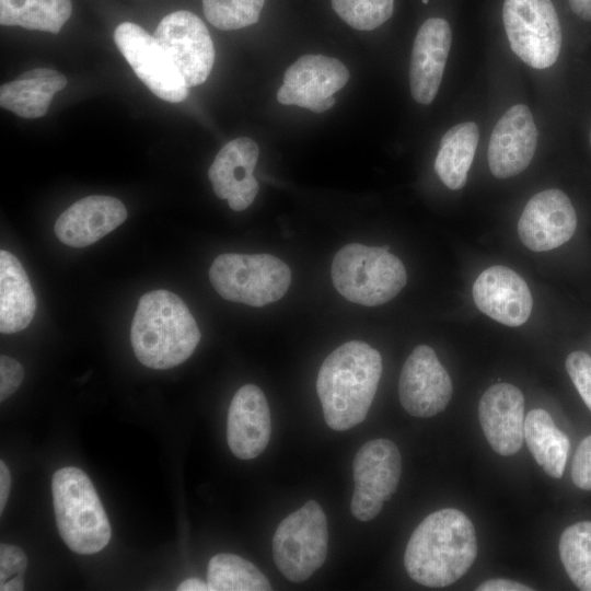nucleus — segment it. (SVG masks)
<instances>
[{
	"label": "nucleus",
	"mask_w": 591,
	"mask_h": 591,
	"mask_svg": "<svg viewBox=\"0 0 591 591\" xmlns=\"http://www.w3.org/2000/svg\"><path fill=\"white\" fill-rule=\"evenodd\" d=\"M477 556L472 521L444 508L427 515L413 532L404 554L408 576L419 584L447 587L462 578Z\"/></svg>",
	"instance_id": "1"
},
{
	"label": "nucleus",
	"mask_w": 591,
	"mask_h": 591,
	"mask_svg": "<svg viewBox=\"0 0 591 591\" xmlns=\"http://www.w3.org/2000/svg\"><path fill=\"white\" fill-rule=\"evenodd\" d=\"M381 374L380 352L361 340L347 341L326 357L316 391L331 429L347 430L364 420Z\"/></svg>",
	"instance_id": "2"
},
{
	"label": "nucleus",
	"mask_w": 591,
	"mask_h": 591,
	"mask_svg": "<svg viewBox=\"0 0 591 591\" xmlns=\"http://www.w3.org/2000/svg\"><path fill=\"white\" fill-rule=\"evenodd\" d=\"M200 340V331L184 301L159 289L143 294L130 328L137 359L146 367L163 370L187 360Z\"/></svg>",
	"instance_id": "3"
},
{
	"label": "nucleus",
	"mask_w": 591,
	"mask_h": 591,
	"mask_svg": "<svg viewBox=\"0 0 591 591\" xmlns=\"http://www.w3.org/2000/svg\"><path fill=\"white\" fill-rule=\"evenodd\" d=\"M56 523L66 545L89 555L102 551L111 540V525L100 497L80 468L58 470L51 479Z\"/></svg>",
	"instance_id": "4"
},
{
	"label": "nucleus",
	"mask_w": 591,
	"mask_h": 591,
	"mask_svg": "<svg viewBox=\"0 0 591 591\" xmlns=\"http://www.w3.org/2000/svg\"><path fill=\"white\" fill-rule=\"evenodd\" d=\"M336 290L348 301L375 306L395 298L407 275L402 260L384 247L351 243L340 248L331 267Z\"/></svg>",
	"instance_id": "5"
},
{
	"label": "nucleus",
	"mask_w": 591,
	"mask_h": 591,
	"mask_svg": "<svg viewBox=\"0 0 591 591\" xmlns=\"http://www.w3.org/2000/svg\"><path fill=\"white\" fill-rule=\"evenodd\" d=\"M209 279L223 299L260 308L286 294L291 270L269 254L224 253L212 262Z\"/></svg>",
	"instance_id": "6"
},
{
	"label": "nucleus",
	"mask_w": 591,
	"mask_h": 591,
	"mask_svg": "<svg viewBox=\"0 0 591 591\" xmlns=\"http://www.w3.org/2000/svg\"><path fill=\"white\" fill-rule=\"evenodd\" d=\"M327 547V519L315 500L286 517L273 537L275 564L292 582L309 579L324 564Z\"/></svg>",
	"instance_id": "7"
},
{
	"label": "nucleus",
	"mask_w": 591,
	"mask_h": 591,
	"mask_svg": "<svg viewBox=\"0 0 591 591\" xmlns=\"http://www.w3.org/2000/svg\"><path fill=\"white\" fill-rule=\"evenodd\" d=\"M502 20L510 47L523 62L535 69L555 63L561 28L551 0H505Z\"/></svg>",
	"instance_id": "8"
},
{
	"label": "nucleus",
	"mask_w": 591,
	"mask_h": 591,
	"mask_svg": "<svg viewBox=\"0 0 591 591\" xmlns=\"http://www.w3.org/2000/svg\"><path fill=\"white\" fill-rule=\"evenodd\" d=\"M352 470L351 513L360 521L372 520L398 486L402 470L399 451L389 439L370 440L357 452Z\"/></svg>",
	"instance_id": "9"
},
{
	"label": "nucleus",
	"mask_w": 591,
	"mask_h": 591,
	"mask_svg": "<svg viewBox=\"0 0 591 591\" xmlns=\"http://www.w3.org/2000/svg\"><path fill=\"white\" fill-rule=\"evenodd\" d=\"M153 37L188 88L207 80L215 62V47L205 23L196 14L185 10L167 14Z\"/></svg>",
	"instance_id": "10"
},
{
	"label": "nucleus",
	"mask_w": 591,
	"mask_h": 591,
	"mask_svg": "<svg viewBox=\"0 0 591 591\" xmlns=\"http://www.w3.org/2000/svg\"><path fill=\"white\" fill-rule=\"evenodd\" d=\"M114 40L136 76L153 94L173 103L187 97L188 86L183 76L146 30L124 22L116 27Z\"/></svg>",
	"instance_id": "11"
},
{
	"label": "nucleus",
	"mask_w": 591,
	"mask_h": 591,
	"mask_svg": "<svg viewBox=\"0 0 591 591\" xmlns=\"http://www.w3.org/2000/svg\"><path fill=\"white\" fill-rule=\"evenodd\" d=\"M349 71L338 59L323 55H304L285 72L277 100L323 113L335 104L333 94L345 86Z\"/></svg>",
	"instance_id": "12"
},
{
	"label": "nucleus",
	"mask_w": 591,
	"mask_h": 591,
	"mask_svg": "<svg viewBox=\"0 0 591 591\" xmlns=\"http://www.w3.org/2000/svg\"><path fill=\"white\" fill-rule=\"evenodd\" d=\"M452 393L451 378L434 350L417 346L399 375L398 396L404 409L415 417H432L448 406Z\"/></svg>",
	"instance_id": "13"
},
{
	"label": "nucleus",
	"mask_w": 591,
	"mask_h": 591,
	"mask_svg": "<svg viewBox=\"0 0 591 591\" xmlns=\"http://www.w3.org/2000/svg\"><path fill=\"white\" fill-rule=\"evenodd\" d=\"M577 215L568 196L559 189L535 194L525 205L518 222L521 242L534 252L554 250L571 239Z\"/></svg>",
	"instance_id": "14"
},
{
	"label": "nucleus",
	"mask_w": 591,
	"mask_h": 591,
	"mask_svg": "<svg viewBox=\"0 0 591 591\" xmlns=\"http://www.w3.org/2000/svg\"><path fill=\"white\" fill-rule=\"evenodd\" d=\"M537 143V129L528 106H511L491 131L488 165L497 178H509L531 163Z\"/></svg>",
	"instance_id": "15"
},
{
	"label": "nucleus",
	"mask_w": 591,
	"mask_h": 591,
	"mask_svg": "<svg viewBox=\"0 0 591 591\" xmlns=\"http://www.w3.org/2000/svg\"><path fill=\"white\" fill-rule=\"evenodd\" d=\"M472 294L479 311L507 326L524 324L532 312L533 300L526 282L506 266H491L480 273Z\"/></svg>",
	"instance_id": "16"
},
{
	"label": "nucleus",
	"mask_w": 591,
	"mask_h": 591,
	"mask_svg": "<svg viewBox=\"0 0 591 591\" xmlns=\"http://www.w3.org/2000/svg\"><path fill=\"white\" fill-rule=\"evenodd\" d=\"M258 155L257 143L241 137L224 144L209 167L215 194L227 199L234 211L245 210L258 193L259 185L253 175Z\"/></svg>",
	"instance_id": "17"
},
{
	"label": "nucleus",
	"mask_w": 591,
	"mask_h": 591,
	"mask_svg": "<svg viewBox=\"0 0 591 591\" xmlns=\"http://www.w3.org/2000/svg\"><path fill=\"white\" fill-rule=\"evenodd\" d=\"M483 432L500 455L515 454L524 440V397L510 383L491 385L483 394L478 405Z\"/></svg>",
	"instance_id": "18"
},
{
	"label": "nucleus",
	"mask_w": 591,
	"mask_h": 591,
	"mask_svg": "<svg viewBox=\"0 0 591 591\" xmlns=\"http://www.w3.org/2000/svg\"><path fill=\"white\" fill-rule=\"evenodd\" d=\"M452 33L444 19L430 18L419 27L410 56L412 96L422 105L430 104L439 90L450 53Z\"/></svg>",
	"instance_id": "19"
},
{
	"label": "nucleus",
	"mask_w": 591,
	"mask_h": 591,
	"mask_svg": "<svg viewBox=\"0 0 591 591\" xmlns=\"http://www.w3.org/2000/svg\"><path fill=\"white\" fill-rule=\"evenodd\" d=\"M271 431L270 413L263 391L245 384L234 394L228 413L227 441L239 459L251 460L266 449Z\"/></svg>",
	"instance_id": "20"
},
{
	"label": "nucleus",
	"mask_w": 591,
	"mask_h": 591,
	"mask_svg": "<svg viewBox=\"0 0 591 591\" xmlns=\"http://www.w3.org/2000/svg\"><path fill=\"white\" fill-rule=\"evenodd\" d=\"M127 218L124 204L114 197L92 195L67 208L55 223L58 240L71 247H85L115 230Z\"/></svg>",
	"instance_id": "21"
},
{
	"label": "nucleus",
	"mask_w": 591,
	"mask_h": 591,
	"mask_svg": "<svg viewBox=\"0 0 591 591\" xmlns=\"http://www.w3.org/2000/svg\"><path fill=\"white\" fill-rule=\"evenodd\" d=\"M36 311V298L20 260L0 252V332L12 334L26 328Z\"/></svg>",
	"instance_id": "22"
},
{
	"label": "nucleus",
	"mask_w": 591,
	"mask_h": 591,
	"mask_svg": "<svg viewBox=\"0 0 591 591\" xmlns=\"http://www.w3.org/2000/svg\"><path fill=\"white\" fill-rule=\"evenodd\" d=\"M66 84L67 79L60 72L35 68L1 85L0 104L23 118H38L47 113L54 94Z\"/></svg>",
	"instance_id": "23"
},
{
	"label": "nucleus",
	"mask_w": 591,
	"mask_h": 591,
	"mask_svg": "<svg viewBox=\"0 0 591 591\" xmlns=\"http://www.w3.org/2000/svg\"><path fill=\"white\" fill-rule=\"evenodd\" d=\"M478 139L479 130L473 121L453 126L441 138L434 170L448 188L455 190L465 185Z\"/></svg>",
	"instance_id": "24"
},
{
	"label": "nucleus",
	"mask_w": 591,
	"mask_h": 591,
	"mask_svg": "<svg viewBox=\"0 0 591 591\" xmlns=\"http://www.w3.org/2000/svg\"><path fill=\"white\" fill-rule=\"evenodd\" d=\"M524 440L544 472L553 478H560L565 471L570 442L546 410L536 408L526 415Z\"/></svg>",
	"instance_id": "25"
},
{
	"label": "nucleus",
	"mask_w": 591,
	"mask_h": 591,
	"mask_svg": "<svg viewBox=\"0 0 591 591\" xmlns=\"http://www.w3.org/2000/svg\"><path fill=\"white\" fill-rule=\"evenodd\" d=\"M72 12L71 0H0V23L57 34Z\"/></svg>",
	"instance_id": "26"
},
{
	"label": "nucleus",
	"mask_w": 591,
	"mask_h": 591,
	"mask_svg": "<svg viewBox=\"0 0 591 591\" xmlns=\"http://www.w3.org/2000/svg\"><path fill=\"white\" fill-rule=\"evenodd\" d=\"M207 583L210 591H267L271 590L266 576L251 561L229 553L211 557Z\"/></svg>",
	"instance_id": "27"
},
{
	"label": "nucleus",
	"mask_w": 591,
	"mask_h": 591,
	"mask_svg": "<svg viewBox=\"0 0 591 591\" xmlns=\"http://www.w3.org/2000/svg\"><path fill=\"white\" fill-rule=\"evenodd\" d=\"M559 555L573 584L580 590L591 591V521L565 529L559 540Z\"/></svg>",
	"instance_id": "28"
},
{
	"label": "nucleus",
	"mask_w": 591,
	"mask_h": 591,
	"mask_svg": "<svg viewBox=\"0 0 591 591\" xmlns=\"http://www.w3.org/2000/svg\"><path fill=\"white\" fill-rule=\"evenodd\" d=\"M265 0H202L208 22L219 30H239L255 24Z\"/></svg>",
	"instance_id": "29"
},
{
	"label": "nucleus",
	"mask_w": 591,
	"mask_h": 591,
	"mask_svg": "<svg viewBox=\"0 0 591 591\" xmlns=\"http://www.w3.org/2000/svg\"><path fill=\"white\" fill-rule=\"evenodd\" d=\"M332 7L351 27L371 31L392 16L394 0H332Z\"/></svg>",
	"instance_id": "30"
},
{
	"label": "nucleus",
	"mask_w": 591,
	"mask_h": 591,
	"mask_svg": "<svg viewBox=\"0 0 591 591\" xmlns=\"http://www.w3.org/2000/svg\"><path fill=\"white\" fill-rule=\"evenodd\" d=\"M566 370L591 410V357L581 350L572 351L566 358Z\"/></svg>",
	"instance_id": "31"
},
{
	"label": "nucleus",
	"mask_w": 591,
	"mask_h": 591,
	"mask_svg": "<svg viewBox=\"0 0 591 591\" xmlns=\"http://www.w3.org/2000/svg\"><path fill=\"white\" fill-rule=\"evenodd\" d=\"M573 484L584 490H591V434L579 444L571 466Z\"/></svg>",
	"instance_id": "32"
},
{
	"label": "nucleus",
	"mask_w": 591,
	"mask_h": 591,
	"mask_svg": "<svg viewBox=\"0 0 591 591\" xmlns=\"http://www.w3.org/2000/svg\"><path fill=\"white\" fill-rule=\"evenodd\" d=\"M26 565L27 557L21 548L5 543L0 545V583L13 576H20Z\"/></svg>",
	"instance_id": "33"
},
{
	"label": "nucleus",
	"mask_w": 591,
	"mask_h": 591,
	"mask_svg": "<svg viewBox=\"0 0 591 591\" xmlns=\"http://www.w3.org/2000/svg\"><path fill=\"white\" fill-rule=\"evenodd\" d=\"M24 371L15 359L9 356L0 358V399L11 396L23 381Z\"/></svg>",
	"instance_id": "34"
},
{
	"label": "nucleus",
	"mask_w": 591,
	"mask_h": 591,
	"mask_svg": "<svg viewBox=\"0 0 591 591\" xmlns=\"http://www.w3.org/2000/svg\"><path fill=\"white\" fill-rule=\"evenodd\" d=\"M477 591H531L532 588L509 579H489L480 583Z\"/></svg>",
	"instance_id": "35"
},
{
	"label": "nucleus",
	"mask_w": 591,
	"mask_h": 591,
	"mask_svg": "<svg viewBox=\"0 0 591 591\" xmlns=\"http://www.w3.org/2000/svg\"><path fill=\"white\" fill-rule=\"evenodd\" d=\"M11 487V475L3 461L0 462V512L3 511Z\"/></svg>",
	"instance_id": "36"
},
{
	"label": "nucleus",
	"mask_w": 591,
	"mask_h": 591,
	"mask_svg": "<svg viewBox=\"0 0 591 591\" xmlns=\"http://www.w3.org/2000/svg\"><path fill=\"white\" fill-rule=\"evenodd\" d=\"M570 9L582 20L591 21V0H568Z\"/></svg>",
	"instance_id": "37"
},
{
	"label": "nucleus",
	"mask_w": 591,
	"mask_h": 591,
	"mask_svg": "<svg viewBox=\"0 0 591 591\" xmlns=\"http://www.w3.org/2000/svg\"><path fill=\"white\" fill-rule=\"evenodd\" d=\"M179 591H208L209 587L207 582L197 578H188L179 583L177 587Z\"/></svg>",
	"instance_id": "38"
},
{
	"label": "nucleus",
	"mask_w": 591,
	"mask_h": 591,
	"mask_svg": "<svg viewBox=\"0 0 591 591\" xmlns=\"http://www.w3.org/2000/svg\"><path fill=\"white\" fill-rule=\"evenodd\" d=\"M24 589V583L21 576H15L0 583L1 591H21Z\"/></svg>",
	"instance_id": "39"
},
{
	"label": "nucleus",
	"mask_w": 591,
	"mask_h": 591,
	"mask_svg": "<svg viewBox=\"0 0 591 591\" xmlns=\"http://www.w3.org/2000/svg\"><path fill=\"white\" fill-rule=\"evenodd\" d=\"M424 3H428L429 0H421Z\"/></svg>",
	"instance_id": "40"
},
{
	"label": "nucleus",
	"mask_w": 591,
	"mask_h": 591,
	"mask_svg": "<svg viewBox=\"0 0 591 591\" xmlns=\"http://www.w3.org/2000/svg\"><path fill=\"white\" fill-rule=\"evenodd\" d=\"M590 144H591V132H590Z\"/></svg>",
	"instance_id": "41"
}]
</instances>
